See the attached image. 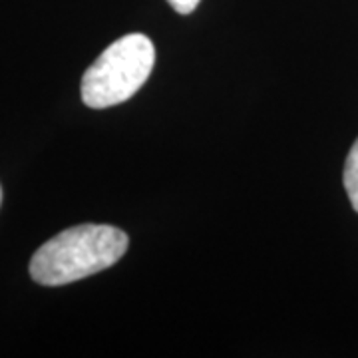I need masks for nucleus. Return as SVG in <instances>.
I'll return each instance as SVG.
<instances>
[{"label":"nucleus","mask_w":358,"mask_h":358,"mask_svg":"<svg viewBox=\"0 0 358 358\" xmlns=\"http://www.w3.org/2000/svg\"><path fill=\"white\" fill-rule=\"evenodd\" d=\"M128 243V235L112 225H76L48 239L32 255L30 277L44 287L86 279L117 263Z\"/></svg>","instance_id":"obj_1"},{"label":"nucleus","mask_w":358,"mask_h":358,"mask_svg":"<svg viewBox=\"0 0 358 358\" xmlns=\"http://www.w3.org/2000/svg\"><path fill=\"white\" fill-rule=\"evenodd\" d=\"M154 42L145 34H128L112 42L82 78V100L103 110L129 100L154 70Z\"/></svg>","instance_id":"obj_2"},{"label":"nucleus","mask_w":358,"mask_h":358,"mask_svg":"<svg viewBox=\"0 0 358 358\" xmlns=\"http://www.w3.org/2000/svg\"><path fill=\"white\" fill-rule=\"evenodd\" d=\"M345 189L348 193V199L358 213V140L355 141L352 150L348 152L345 164Z\"/></svg>","instance_id":"obj_3"},{"label":"nucleus","mask_w":358,"mask_h":358,"mask_svg":"<svg viewBox=\"0 0 358 358\" xmlns=\"http://www.w3.org/2000/svg\"><path fill=\"white\" fill-rule=\"evenodd\" d=\"M171 8L179 14H192L201 0H167Z\"/></svg>","instance_id":"obj_4"},{"label":"nucleus","mask_w":358,"mask_h":358,"mask_svg":"<svg viewBox=\"0 0 358 358\" xmlns=\"http://www.w3.org/2000/svg\"><path fill=\"white\" fill-rule=\"evenodd\" d=\"M0 203H2V189H0Z\"/></svg>","instance_id":"obj_5"}]
</instances>
